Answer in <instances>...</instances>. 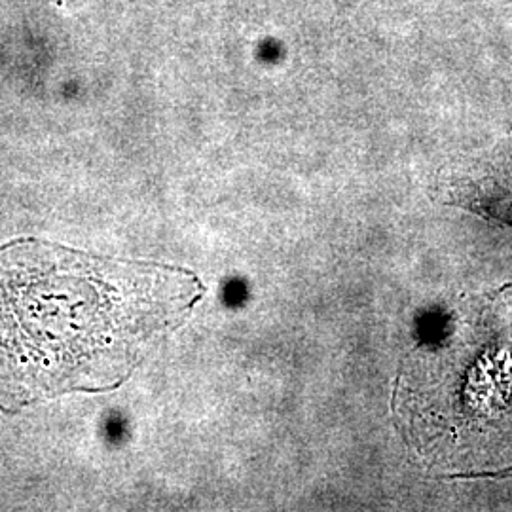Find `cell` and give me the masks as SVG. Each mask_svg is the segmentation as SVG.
Listing matches in <instances>:
<instances>
[{"label": "cell", "instance_id": "6da1fadb", "mask_svg": "<svg viewBox=\"0 0 512 512\" xmlns=\"http://www.w3.org/2000/svg\"><path fill=\"white\" fill-rule=\"evenodd\" d=\"M205 294L179 266L46 239L0 247V412L126 384Z\"/></svg>", "mask_w": 512, "mask_h": 512}, {"label": "cell", "instance_id": "7a4b0ae2", "mask_svg": "<svg viewBox=\"0 0 512 512\" xmlns=\"http://www.w3.org/2000/svg\"><path fill=\"white\" fill-rule=\"evenodd\" d=\"M406 442L459 475L512 473V283L463 298L395 378Z\"/></svg>", "mask_w": 512, "mask_h": 512}]
</instances>
